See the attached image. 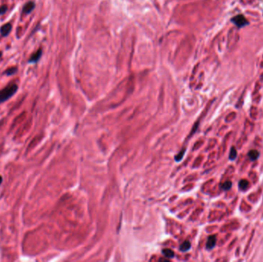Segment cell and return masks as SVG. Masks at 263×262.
<instances>
[{
    "label": "cell",
    "instance_id": "9c48e42d",
    "mask_svg": "<svg viewBox=\"0 0 263 262\" xmlns=\"http://www.w3.org/2000/svg\"><path fill=\"white\" fill-rule=\"evenodd\" d=\"M179 248L181 251H188L190 248H191V244H190L189 241H184L183 243L181 244V245L180 246Z\"/></svg>",
    "mask_w": 263,
    "mask_h": 262
},
{
    "label": "cell",
    "instance_id": "ba28073f",
    "mask_svg": "<svg viewBox=\"0 0 263 262\" xmlns=\"http://www.w3.org/2000/svg\"><path fill=\"white\" fill-rule=\"evenodd\" d=\"M248 155L251 161H255L258 158V156H259V152L256 150H251L248 152Z\"/></svg>",
    "mask_w": 263,
    "mask_h": 262
},
{
    "label": "cell",
    "instance_id": "277c9868",
    "mask_svg": "<svg viewBox=\"0 0 263 262\" xmlns=\"http://www.w3.org/2000/svg\"><path fill=\"white\" fill-rule=\"evenodd\" d=\"M11 29H12V25H10L9 23H8L2 25L1 29H0V32H1V33H2V35H3V36H6V35H8V34H9Z\"/></svg>",
    "mask_w": 263,
    "mask_h": 262
},
{
    "label": "cell",
    "instance_id": "5b68a950",
    "mask_svg": "<svg viewBox=\"0 0 263 262\" xmlns=\"http://www.w3.org/2000/svg\"><path fill=\"white\" fill-rule=\"evenodd\" d=\"M34 8H35V4H34L33 2H28V3L25 4V6H24L23 12L25 14L30 13V12L33 10Z\"/></svg>",
    "mask_w": 263,
    "mask_h": 262
},
{
    "label": "cell",
    "instance_id": "3957f363",
    "mask_svg": "<svg viewBox=\"0 0 263 262\" xmlns=\"http://www.w3.org/2000/svg\"><path fill=\"white\" fill-rule=\"evenodd\" d=\"M215 244H216V236L215 235L209 236L208 240H207L206 248L208 249V250H211V249H212L214 247H215Z\"/></svg>",
    "mask_w": 263,
    "mask_h": 262
},
{
    "label": "cell",
    "instance_id": "9a60e30c",
    "mask_svg": "<svg viewBox=\"0 0 263 262\" xmlns=\"http://www.w3.org/2000/svg\"><path fill=\"white\" fill-rule=\"evenodd\" d=\"M7 8L6 6H5V5H3V6L1 7V8H0V14H4L5 12V11H6Z\"/></svg>",
    "mask_w": 263,
    "mask_h": 262
},
{
    "label": "cell",
    "instance_id": "8fae6325",
    "mask_svg": "<svg viewBox=\"0 0 263 262\" xmlns=\"http://www.w3.org/2000/svg\"><path fill=\"white\" fill-rule=\"evenodd\" d=\"M231 185H232L231 182H230V181H228V182H224L223 184H221V188L224 191L229 190V189L231 188Z\"/></svg>",
    "mask_w": 263,
    "mask_h": 262
},
{
    "label": "cell",
    "instance_id": "6da1fadb",
    "mask_svg": "<svg viewBox=\"0 0 263 262\" xmlns=\"http://www.w3.org/2000/svg\"><path fill=\"white\" fill-rule=\"evenodd\" d=\"M17 89H18V86L15 84H12L0 91V104L10 99L16 92Z\"/></svg>",
    "mask_w": 263,
    "mask_h": 262
},
{
    "label": "cell",
    "instance_id": "7c38bea8",
    "mask_svg": "<svg viewBox=\"0 0 263 262\" xmlns=\"http://www.w3.org/2000/svg\"><path fill=\"white\" fill-rule=\"evenodd\" d=\"M237 156V152L235 148H231V151H230L229 154V159L230 160H234Z\"/></svg>",
    "mask_w": 263,
    "mask_h": 262
},
{
    "label": "cell",
    "instance_id": "e0dca14e",
    "mask_svg": "<svg viewBox=\"0 0 263 262\" xmlns=\"http://www.w3.org/2000/svg\"><path fill=\"white\" fill-rule=\"evenodd\" d=\"M1 55H2V52H0V57H1Z\"/></svg>",
    "mask_w": 263,
    "mask_h": 262
},
{
    "label": "cell",
    "instance_id": "8992f818",
    "mask_svg": "<svg viewBox=\"0 0 263 262\" xmlns=\"http://www.w3.org/2000/svg\"><path fill=\"white\" fill-rule=\"evenodd\" d=\"M248 185H249V183H248V181L245 180V179H242V180L240 181L239 183H238V188H239L240 190L241 191L246 190L248 188Z\"/></svg>",
    "mask_w": 263,
    "mask_h": 262
},
{
    "label": "cell",
    "instance_id": "2e32d148",
    "mask_svg": "<svg viewBox=\"0 0 263 262\" xmlns=\"http://www.w3.org/2000/svg\"><path fill=\"white\" fill-rule=\"evenodd\" d=\"M2 182V176L0 175V185H1Z\"/></svg>",
    "mask_w": 263,
    "mask_h": 262
},
{
    "label": "cell",
    "instance_id": "30bf717a",
    "mask_svg": "<svg viewBox=\"0 0 263 262\" xmlns=\"http://www.w3.org/2000/svg\"><path fill=\"white\" fill-rule=\"evenodd\" d=\"M162 254H164V256L166 257H169V258H172V257L175 256L174 252L171 250V249H164L162 251Z\"/></svg>",
    "mask_w": 263,
    "mask_h": 262
},
{
    "label": "cell",
    "instance_id": "4fadbf2b",
    "mask_svg": "<svg viewBox=\"0 0 263 262\" xmlns=\"http://www.w3.org/2000/svg\"><path fill=\"white\" fill-rule=\"evenodd\" d=\"M184 154H185V150L181 151V152H180L178 155H177L176 156H175V160L177 161V162H179V161H181V159H182V157L184 156Z\"/></svg>",
    "mask_w": 263,
    "mask_h": 262
},
{
    "label": "cell",
    "instance_id": "52a82bcc",
    "mask_svg": "<svg viewBox=\"0 0 263 262\" xmlns=\"http://www.w3.org/2000/svg\"><path fill=\"white\" fill-rule=\"evenodd\" d=\"M41 55H42V51L41 50L37 51L35 53H34L33 55H32L31 59H29V62H36L37 61L40 59Z\"/></svg>",
    "mask_w": 263,
    "mask_h": 262
},
{
    "label": "cell",
    "instance_id": "7a4b0ae2",
    "mask_svg": "<svg viewBox=\"0 0 263 262\" xmlns=\"http://www.w3.org/2000/svg\"><path fill=\"white\" fill-rule=\"evenodd\" d=\"M231 21L235 24L236 26L241 28V27H244L245 25H246L248 23V22L247 21L246 18L243 16L242 15H238L235 17L231 18Z\"/></svg>",
    "mask_w": 263,
    "mask_h": 262
},
{
    "label": "cell",
    "instance_id": "5bb4252c",
    "mask_svg": "<svg viewBox=\"0 0 263 262\" xmlns=\"http://www.w3.org/2000/svg\"><path fill=\"white\" fill-rule=\"evenodd\" d=\"M16 72H17V69H15V68H12V69H9L8 70H7L5 73H6L8 75H14Z\"/></svg>",
    "mask_w": 263,
    "mask_h": 262
}]
</instances>
